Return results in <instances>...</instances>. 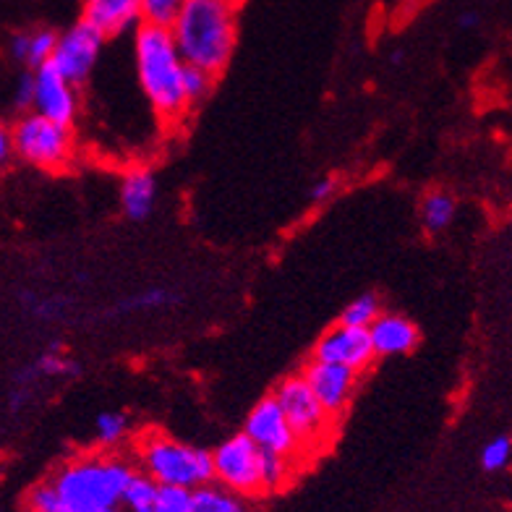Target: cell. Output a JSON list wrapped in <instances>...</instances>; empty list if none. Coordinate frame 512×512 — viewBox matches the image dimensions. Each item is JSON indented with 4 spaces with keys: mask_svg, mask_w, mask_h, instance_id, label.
<instances>
[{
    "mask_svg": "<svg viewBox=\"0 0 512 512\" xmlns=\"http://www.w3.org/2000/svg\"><path fill=\"white\" fill-rule=\"evenodd\" d=\"M157 204V178L149 168H131L121 181V209L131 223H144Z\"/></svg>",
    "mask_w": 512,
    "mask_h": 512,
    "instance_id": "cell-15",
    "label": "cell"
},
{
    "mask_svg": "<svg viewBox=\"0 0 512 512\" xmlns=\"http://www.w3.org/2000/svg\"><path fill=\"white\" fill-rule=\"evenodd\" d=\"M512 460V439L510 437H494L489 439L481 450V468L486 473H497L507 468Z\"/></svg>",
    "mask_w": 512,
    "mask_h": 512,
    "instance_id": "cell-28",
    "label": "cell"
},
{
    "mask_svg": "<svg viewBox=\"0 0 512 512\" xmlns=\"http://www.w3.org/2000/svg\"><path fill=\"white\" fill-rule=\"evenodd\" d=\"M191 510V489L183 486H160L157 494V512H189Z\"/></svg>",
    "mask_w": 512,
    "mask_h": 512,
    "instance_id": "cell-30",
    "label": "cell"
},
{
    "mask_svg": "<svg viewBox=\"0 0 512 512\" xmlns=\"http://www.w3.org/2000/svg\"><path fill=\"white\" fill-rule=\"evenodd\" d=\"M403 61H405V53H403V50H395V53L390 55V63H392V66H400V63H403Z\"/></svg>",
    "mask_w": 512,
    "mask_h": 512,
    "instance_id": "cell-36",
    "label": "cell"
},
{
    "mask_svg": "<svg viewBox=\"0 0 512 512\" xmlns=\"http://www.w3.org/2000/svg\"><path fill=\"white\" fill-rule=\"evenodd\" d=\"M455 212H458L455 196L447 194V191H429L421 199V225L429 233H442V230L450 228Z\"/></svg>",
    "mask_w": 512,
    "mask_h": 512,
    "instance_id": "cell-17",
    "label": "cell"
},
{
    "mask_svg": "<svg viewBox=\"0 0 512 512\" xmlns=\"http://www.w3.org/2000/svg\"><path fill=\"white\" fill-rule=\"evenodd\" d=\"M157 494L160 484L149 479L147 473L136 471L123 492V507L128 512H157Z\"/></svg>",
    "mask_w": 512,
    "mask_h": 512,
    "instance_id": "cell-19",
    "label": "cell"
},
{
    "mask_svg": "<svg viewBox=\"0 0 512 512\" xmlns=\"http://www.w3.org/2000/svg\"><path fill=\"white\" fill-rule=\"evenodd\" d=\"M301 377L311 387V392L317 395L322 408L330 413L335 424H340L343 413L348 411V405L353 400V392L358 387V374L351 371L348 366L340 364H327V361H317L311 358L309 364L304 366Z\"/></svg>",
    "mask_w": 512,
    "mask_h": 512,
    "instance_id": "cell-10",
    "label": "cell"
},
{
    "mask_svg": "<svg viewBox=\"0 0 512 512\" xmlns=\"http://www.w3.org/2000/svg\"><path fill=\"white\" fill-rule=\"evenodd\" d=\"M296 460L277 455V452L262 450V489L264 494L283 492L290 481L296 479Z\"/></svg>",
    "mask_w": 512,
    "mask_h": 512,
    "instance_id": "cell-18",
    "label": "cell"
},
{
    "mask_svg": "<svg viewBox=\"0 0 512 512\" xmlns=\"http://www.w3.org/2000/svg\"><path fill=\"white\" fill-rule=\"evenodd\" d=\"M134 463L118 455H81L53 473L66 512H121Z\"/></svg>",
    "mask_w": 512,
    "mask_h": 512,
    "instance_id": "cell-3",
    "label": "cell"
},
{
    "mask_svg": "<svg viewBox=\"0 0 512 512\" xmlns=\"http://www.w3.org/2000/svg\"><path fill=\"white\" fill-rule=\"evenodd\" d=\"M32 102H34V74L32 71H24L16 81V89H14V105L19 110H32Z\"/></svg>",
    "mask_w": 512,
    "mask_h": 512,
    "instance_id": "cell-31",
    "label": "cell"
},
{
    "mask_svg": "<svg viewBox=\"0 0 512 512\" xmlns=\"http://www.w3.org/2000/svg\"><path fill=\"white\" fill-rule=\"evenodd\" d=\"M335 194H337V178L335 176H324V178H319V181L311 183L309 202L311 204H324V202H330Z\"/></svg>",
    "mask_w": 512,
    "mask_h": 512,
    "instance_id": "cell-32",
    "label": "cell"
},
{
    "mask_svg": "<svg viewBox=\"0 0 512 512\" xmlns=\"http://www.w3.org/2000/svg\"><path fill=\"white\" fill-rule=\"evenodd\" d=\"M27 510L29 512H66L63 510L61 494H58V489H55L50 479L29 489Z\"/></svg>",
    "mask_w": 512,
    "mask_h": 512,
    "instance_id": "cell-27",
    "label": "cell"
},
{
    "mask_svg": "<svg viewBox=\"0 0 512 512\" xmlns=\"http://www.w3.org/2000/svg\"><path fill=\"white\" fill-rule=\"evenodd\" d=\"M178 296L173 290L168 288H147L139 290L134 296H126L123 301L113 306L115 317H121V314H131V311H155V309H165V306L176 304Z\"/></svg>",
    "mask_w": 512,
    "mask_h": 512,
    "instance_id": "cell-20",
    "label": "cell"
},
{
    "mask_svg": "<svg viewBox=\"0 0 512 512\" xmlns=\"http://www.w3.org/2000/svg\"><path fill=\"white\" fill-rule=\"evenodd\" d=\"M382 314V301L374 293H364V296L353 298L351 304L345 306L343 314L337 322L348 324V327H364L369 330V324Z\"/></svg>",
    "mask_w": 512,
    "mask_h": 512,
    "instance_id": "cell-23",
    "label": "cell"
},
{
    "mask_svg": "<svg viewBox=\"0 0 512 512\" xmlns=\"http://www.w3.org/2000/svg\"><path fill=\"white\" fill-rule=\"evenodd\" d=\"M243 434L264 452H277V455H285L296 463L304 458V447L298 442L296 432L290 429L288 418H285L275 395L259 400L251 408L246 424H243Z\"/></svg>",
    "mask_w": 512,
    "mask_h": 512,
    "instance_id": "cell-9",
    "label": "cell"
},
{
    "mask_svg": "<svg viewBox=\"0 0 512 512\" xmlns=\"http://www.w3.org/2000/svg\"><path fill=\"white\" fill-rule=\"evenodd\" d=\"M55 42H58V34L53 29H34V32H29V48L24 66H29L34 71L42 63H48L53 58Z\"/></svg>",
    "mask_w": 512,
    "mask_h": 512,
    "instance_id": "cell-26",
    "label": "cell"
},
{
    "mask_svg": "<svg viewBox=\"0 0 512 512\" xmlns=\"http://www.w3.org/2000/svg\"><path fill=\"white\" fill-rule=\"evenodd\" d=\"M95 434H97V442H100L102 447H115L118 442L126 439L128 418L118 411L100 413L95 421Z\"/></svg>",
    "mask_w": 512,
    "mask_h": 512,
    "instance_id": "cell-25",
    "label": "cell"
},
{
    "mask_svg": "<svg viewBox=\"0 0 512 512\" xmlns=\"http://www.w3.org/2000/svg\"><path fill=\"white\" fill-rule=\"evenodd\" d=\"M215 481L243 499L262 497V450L246 434L225 439L212 452Z\"/></svg>",
    "mask_w": 512,
    "mask_h": 512,
    "instance_id": "cell-7",
    "label": "cell"
},
{
    "mask_svg": "<svg viewBox=\"0 0 512 512\" xmlns=\"http://www.w3.org/2000/svg\"><path fill=\"white\" fill-rule=\"evenodd\" d=\"M183 6V0H142V21L147 24H160V27H170V21L176 19L178 8Z\"/></svg>",
    "mask_w": 512,
    "mask_h": 512,
    "instance_id": "cell-29",
    "label": "cell"
},
{
    "mask_svg": "<svg viewBox=\"0 0 512 512\" xmlns=\"http://www.w3.org/2000/svg\"><path fill=\"white\" fill-rule=\"evenodd\" d=\"M189 512H249V505L241 494L230 492L217 481L191 489V510Z\"/></svg>",
    "mask_w": 512,
    "mask_h": 512,
    "instance_id": "cell-16",
    "label": "cell"
},
{
    "mask_svg": "<svg viewBox=\"0 0 512 512\" xmlns=\"http://www.w3.org/2000/svg\"><path fill=\"white\" fill-rule=\"evenodd\" d=\"M11 155H14V149H11V134L0 126V165H3Z\"/></svg>",
    "mask_w": 512,
    "mask_h": 512,
    "instance_id": "cell-34",
    "label": "cell"
},
{
    "mask_svg": "<svg viewBox=\"0 0 512 512\" xmlns=\"http://www.w3.org/2000/svg\"><path fill=\"white\" fill-rule=\"evenodd\" d=\"M168 29L183 63L217 79L236 50V6L228 0H183Z\"/></svg>",
    "mask_w": 512,
    "mask_h": 512,
    "instance_id": "cell-1",
    "label": "cell"
},
{
    "mask_svg": "<svg viewBox=\"0 0 512 512\" xmlns=\"http://www.w3.org/2000/svg\"><path fill=\"white\" fill-rule=\"evenodd\" d=\"M136 463L160 486H196L215 481L212 452L186 445L162 432H144L136 439Z\"/></svg>",
    "mask_w": 512,
    "mask_h": 512,
    "instance_id": "cell-4",
    "label": "cell"
},
{
    "mask_svg": "<svg viewBox=\"0 0 512 512\" xmlns=\"http://www.w3.org/2000/svg\"><path fill=\"white\" fill-rule=\"evenodd\" d=\"M21 304H24L29 317H34L37 322H58L71 309V301H66V298L37 296V293H21Z\"/></svg>",
    "mask_w": 512,
    "mask_h": 512,
    "instance_id": "cell-22",
    "label": "cell"
},
{
    "mask_svg": "<svg viewBox=\"0 0 512 512\" xmlns=\"http://www.w3.org/2000/svg\"><path fill=\"white\" fill-rule=\"evenodd\" d=\"M34 371L40 374V379H58V377H79L81 366L74 358L66 356L61 351V345H50L48 351H42L40 356L32 361Z\"/></svg>",
    "mask_w": 512,
    "mask_h": 512,
    "instance_id": "cell-21",
    "label": "cell"
},
{
    "mask_svg": "<svg viewBox=\"0 0 512 512\" xmlns=\"http://www.w3.org/2000/svg\"><path fill=\"white\" fill-rule=\"evenodd\" d=\"M105 42L108 40H105V34L100 29L81 19L76 21L74 27H68L66 32L58 34L50 63L61 71L63 79H68L79 89L87 84L89 76L95 74Z\"/></svg>",
    "mask_w": 512,
    "mask_h": 512,
    "instance_id": "cell-8",
    "label": "cell"
},
{
    "mask_svg": "<svg viewBox=\"0 0 512 512\" xmlns=\"http://www.w3.org/2000/svg\"><path fill=\"white\" fill-rule=\"evenodd\" d=\"M228 3H233V6L238 8V3H243V0H228Z\"/></svg>",
    "mask_w": 512,
    "mask_h": 512,
    "instance_id": "cell-37",
    "label": "cell"
},
{
    "mask_svg": "<svg viewBox=\"0 0 512 512\" xmlns=\"http://www.w3.org/2000/svg\"><path fill=\"white\" fill-rule=\"evenodd\" d=\"M212 87H215V76L202 71V68L183 66V95H186L189 108L202 105L209 92H212Z\"/></svg>",
    "mask_w": 512,
    "mask_h": 512,
    "instance_id": "cell-24",
    "label": "cell"
},
{
    "mask_svg": "<svg viewBox=\"0 0 512 512\" xmlns=\"http://www.w3.org/2000/svg\"><path fill=\"white\" fill-rule=\"evenodd\" d=\"M272 395L283 408L290 429L296 432L298 442L304 447V455H317L330 442L337 424L330 418V413L324 411L306 379L301 374H293L277 384Z\"/></svg>",
    "mask_w": 512,
    "mask_h": 512,
    "instance_id": "cell-6",
    "label": "cell"
},
{
    "mask_svg": "<svg viewBox=\"0 0 512 512\" xmlns=\"http://www.w3.org/2000/svg\"><path fill=\"white\" fill-rule=\"evenodd\" d=\"M134 66L136 79L165 126H176L189 113V102L183 95V58L178 53L168 27L142 21L134 29Z\"/></svg>",
    "mask_w": 512,
    "mask_h": 512,
    "instance_id": "cell-2",
    "label": "cell"
},
{
    "mask_svg": "<svg viewBox=\"0 0 512 512\" xmlns=\"http://www.w3.org/2000/svg\"><path fill=\"white\" fill-rule=\"evenodd\" d=\"M311 358L327 361V364L348 366L356 374H364L374 364V348H371L369 330L364 327H348V324L337 322L332 330L324 332L314 345Z\"/></svg>",
    "mask_w": 512,
    "mask_h": 512,
    "instance_id": "cell-12",
    "label": "cell"
},
{
    "mask_svg": "<svg viewBox=\"0 0 512 512\" xmlns=\"http://www.w3.org/2000/svg\"><path fill=\"white\" fill-rule=\"evenodd\" d=\"M34 113L45 115L50 121L74 126L79 118V89L68 79H63L61 71L53 63H42L34 68Z\"/></svg>",
    "mask_w": 512,
    "mask_h": 512,
    "instance_id": "cell-11",
    "label": "cell"
},
{
    "mask_svg": "<svg viewBox=\"0 0 512 512\" xmlns=\"http://www.w3.org/2000/svg\"><path fill=\"white\" fill-rule=\"evenodd\" d=\"M81 19L105 34V40L142 24V0H84Z\"/></svg>",
    "mask_w": 512,
    "mask_h": 512,
    "instance_id": "cell-13",
    "label": "cell"
},
{
    "mask_svg": "<svg viewBox=\"0 0 512 512\" xmlns=\"http://www.w3.org/2000/svg\"><path fill=\"white\" fill-rule=\"evenodd\" d=\"M369 340L377 358H392L411 353L418 345V327L403 314H387L382 311L369 324Z\"/></svg>",
    "mask_w": 512,
    "mask_h": 512,
    "instance_id": "cell-14",
    "label": "cell"
},
{
    "mask_svg": "<svg viewBox=\"0 0 512 512\" xmlns=\"http://www.w3.org/2000/svg\"><path fill=\"white\" fill-rule=\"evenodd\" d=\"M27 48H29V32H19L11 37V55H14V61L19 63L27 61Z\"/></svg>",
    "mask_w": 512,
    "mask_h": 512,
    "instance_id": "cell-33",
    "label": "cell"
},
{
    "mask_svg": "<svg viewBox=\"0 0 512 512\" xmlns=\"http://www.w3.org/2000/svg\"><path fill=\"white\" fill-rule=\"evenodd\" d=\"M11 149L24 162L42 170H63L74 160L76 136L74 126L55 123L45 115L27 110L11 126Z\"/></svg>",
    "mask_w": 512,
    "mask_h": 512,
    "instance_id": "cell-5",
    "label": "cell"
},
{
    "mask_svg": "<svg viewBox=\"0 0 512 512\" xmlns=\"http://www.w3.org/2000/svg\"><path fill=\"white\" fill-rule=\"evenodd\" d=\"M479 21H481V16L476 14V11H465V14L458 19V24L463 29H473V27H479Z\"/></svg>",
    "mask_w": 512,
    "mask_h": 512,
    "instance_id": "cell-35",
    "label": "cell"
}]
</instances>
